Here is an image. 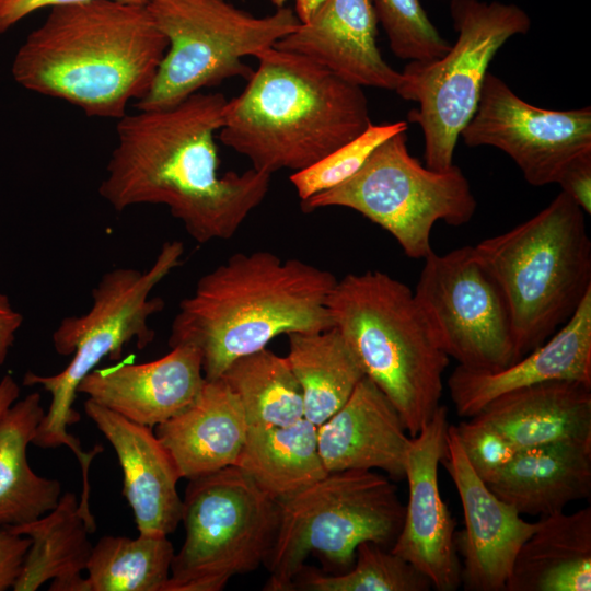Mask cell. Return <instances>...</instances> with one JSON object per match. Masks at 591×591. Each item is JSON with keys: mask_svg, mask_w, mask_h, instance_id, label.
<instances>
[{"mask_svg": "<svg viewBox=\"0 0 591 591\" xmlns=\"http://www.w3.org/2000/svg\"><path fill=\"white\" fill-rule=\"evenodd\" d=\"M227 102L200 91L171 108L119 118L100 195L116 211L164 205L197 243L231 239L265 199L271 175L253 167L219 175L215 135Z\"/></svg>", "mask_w": 591, "mask_h": 591, "instance_id": "6da1fadb", "label": "cell"}, {"mask_svg": "<svg viewBox=\"0 0 591 591\" xmlns=\"http://www.w3.org/2000/svg\"><path fill=\"white\" fill-rule=\"evenodd\" d=\"M169 42L146 5L92 0L50 8L11 66L18 84L85 115L119 119L149 92Z\"/></svg>", "mask_w": 591, "mask_h": 591, "instance_id": "7a4b0ae2", "label": "cell"}, {"mask_svg": "<svg viewBox=\"0 0 591 591\" xmlns=\"http://www.w3.org/2000/svg\"><path fill=\"white\" fill-rule=\"evenodd\" d=\"M336 281L326 269L268 251L233 254L181 301L169 346L196 348L205 379H218L278 335L333 327L326 301Z\"/></svg>", "mask_w": 591, "mask_h": 591, "instance_id": "3957f363", "label": "cell"}, {"mask_svg": "<svg viewBox=\"0 0 591 591\" xmlns=\"http://www.w3.org/2000/svg\"><path fill=\"white\" fill-rule=\"evenodd\" d=\"M237 96L228 100L219 140L273 174L298 172L362 134L372 123L361 86L309 58L267 48Z\"/></svg>", "mask_w": 591, "mask_h": 591, "instance_id": "277c9868", "label": "cell"}, {"mask_svg": "<svg viewBox=\"0 0 591 591\" xmlns=\"http://www.w3.org/2000/svg\"><path fill=\"white\" fill-rule=\"evenodd\" d=\"M326 308L364 375L395 406L408 434L416 437L440 407L450 358L414 291L380 270L347 274L336 281Z\"/></svg>", "mask_w": 591, "mask_h": 591, "instance_id": "5b68a950", "label": "cell"}, {"mask_svg": "<svg viewBox=\"0 0 591 591\" xmlns=\"http://www.w3.org/2000/svg\"><path fill=\"white\" fill-rule=\"evenodd\" d=\"M473 248L508 304L515 360L546 341L591 292L586 213L564 192L529 220Z\"/></svg>", "mask_w": 591, "mask_h": 591, "instance_id": "8992f818", "label": "cell"}, {"mask_svg": "<svg viewBox=\"0 0 591 591\" xmlns=\"http://www.w3.org/2000/svg\"><path fill=\"white\" fill-rule=\"evenodd\" d=\"M183 254L182 242L167 241L146 271L115 268L105 273L92 290L91 309L80 316L63 318L53 333L56 352L73 355L69 364L54 375L28 371L23 378V385H39L51 395L32 443L43 449L67 445L80 463L83 484L89 483L90 465L103 448L95 445L85 452L67 431L68 426L80 420L72 407L78 386L102 359H119L125 345L136 340L138 348L143 349L153 341L154 331L148 322L164 308V302L149 296L181 265Z\"/></svg>", "mask_w": 591, "mask_h": 591, "instance_id": "52a82bcc", "label": "cell"}, {"mask_svg": "<svg viewBox=\"0 0 591 591\" xmlns=\"http://www.w3.org/2000/svg\"><path fill=\"white\" fill-rule=\"evenodd\" d=\"M279 505L277 533L265 561L267 591L292 590L311 554L349 569L359 544L391 548L405 513L396 486L371 470L327 473Z\"/></svg>", "mask_w": 591, "mask_h": 591, "instance_id": "ba28073f", "label": "cell"}, {"mask_svg": "<svg viewBox=\"0 0 591 591\" xmlns=\"http://www.w3.org/2000/svg\"><path fill=\"white\" fill-rule=\"evenodd\" d=\"M169 42L153 83L138 111L176 106L202 89L254 69L243 59L255 57L298 27L296 12L286 5L255 16L228 0H150L146 5Z\"/></svg>", "mask_w": 591, "mask_h": 591, "instance_id": "9c48e42d", "label": "cell"}, {"mask_svg": "<svg viewBox=\"0 0 591 591\" xmlns=\"http://www.w3.org/2000/svg\"><path fill=\"white\" fill-rule=\"evenodd\" d=\"M455 44L440 58L409 61L396 93L418 104L407 120L421 127L425 165L445 171L454 162L462 130L472 119L488 67L502 45L531 27L528 13L512 3L451 0Z\"/></svg>", "mask_w": 591, "mask_h": 591, "instance_id": "30bf717a", "label": "cell"}, {"mask_svg": "<svg viewBox=\"0 0 591 591\" xmlns=\"http://www.w3.org/2000/svg\"><path fill=\"white\" fill-rule=\"evenodd\" d=\"M182 500L185 540L164 591H220L265 564L280 505L244 471L233 465L188 479Z\"/></svg>", "mask_w": 591, "mask_h": 591, "instance_id": "8fae6325", "label": "cell"}, {"mask_svg": "<svg viewBox=\"0 0 591 591\" xmlns=\"http://www.w3.org/2000/svg\"><path fill=\"white\" fill-rule=\"evenodd\" d=\"M304 211L325 207L352 209L387 231L410 258L431 252L438 221L460 227L473 218L477 202L462 170L422 165L409 154L406 131L382 142L341 184L303 201Z\"/></svg>", "mask_w": 591, "mask_h": 591, "instance_id": "7c38bea8", "label": "cell"}, {"mask_svg": "<svg viewBox=\"0 0 591 591\" xmlns=\"http://www.w3.org/2000/svg\"><path fill=\"white\" fill-rule=\"evenodd\" d=\"M414 297L449 358L474 371H497L515 361L508 304L473 246L431 252Z\"/></svg>", "mask_w": 591, "mask_h": 591, "instance_id": "4fadbf2b", "label": "cell"}, {"mask_svg": "<svg viewBox=\"0 0 591 591\" xmlns=\"http://www.w3.org/2000/svg\"><path fill=\"white\" fill-rule=\"evenodd\" d=\"M460 137L468 147L503 151L533 186L557 184L573 161L591 153V109L531 105L487 72L477 108Z\"/></svg>", "mask_w": 591, "mask_h": 591, "instance_id": "5bb4252c", "label": "cell"}, {"mask_svg": "<svg viewBox=\"0 0 591 591\" xmlns=\"http://www.w3.org/2000/svg\"><path fill=\"white\" fill-rule=\"evenodd\" d=\"M449 426L448 410L440 405L412 438L405 468L408 501L402 530L391 547L439 591H454L461 586L455 522L442 499L438 478Z\"/></svg>", "mask_w": 591, "mask_h": 591, "instance_id": "9a60e30c", "label": "cell"}, {"mask_svg": "<svg viewBox=\"0 0 591 591\" xmlns=\"http://www.w3.org/2000/svg\"><path fill=\"white\" fill-rule=\"evenodd\" d=\"M440 463L456 487L463 510L464 528L455 533L461 584L468 591L505 590L514 558L537 523L525 521L477 476L453 425Z\"/></svg>", "mask_w": 591, "mask_h": 591, "instance_id": "2e32d148", "label": "cell"}, {"mask_svg": "<svg viewBox=\"0 0 591 591\" xmlns=\"http://www.w3.org/2000/svg\"><path fill=\"white\" fill-rule=\"evenodd\" d=\"M378 24L371 0H326L274 47L304 56L355 85L396 91L402 73L380 53Z\"/></svg>", "mask_w": 591, "mask_h": 591, "instance_id": "e0dca14e", "label": "cell"}, {"mask_svg": "<svg viewBox=\"0 0 591 591\" xmlns=\"http://www.w3.org/2000/svg\"><path fill=\"white\" fill-rule=\"evenodd\" d=\"M205 376L200 352L188 345L144 363L94 369L78 386L89 399L143 426H155L188 407Z\"/></svg>", "mask_w": 591, "mask_h": 591, "instance_id": "ac0fdd59", "label": "cell"}, {"mask_svg": "<svg viewBox=\"0 0 591 591\" xmlns=\"http://www.w3.org/2000/svg\"><path fill=\"white\" fill-rule=\"evenodd\" d=\"M84 412L114 448L139 534L169 535L182 520L181 478L153 428L134 422L86 399Z\"/></svg>", "mask_w": 591, "mask_h": 591, "instance_id": "d6986e66", "label": "cell"}, {"mask_svg": "<svg viewBox=\"0 0 591 591\" xmlns=\"http://www.w3.org/2000/svg\"><path fill=\"white\" fill-rule=\"evenodd\" d=\"M559 380L591 385V292L573 315L534 350L497 371L457 366L448 379V387L457 415L473 417L507 392Z\"/></svg>", "mask_w": 591, "mask_h": 591, "instance_id": "ffe728a7", "label": "cell"}, {"mask_svg": "<svg viewBox=\"0 0 591 591\" xmlns=\"http://www.w3.org/2000/svg\"><path fill=\"white\" fill-rule=\"evenodd\" d=\"M387 396L366 375L347 402L317 426V447L327 473L380 470L405 478L412 437Z\"/></svg>", "mask_w": 591, "mask_h": 591, "instance_id": "44dd1931", "label": "cell"}, {"mask_svg": "<svg viewBox=\"0 0 591 591\" xmlns=\"http://www.w3.org/2000/svg\"><path fill=\"white\" fill-rule=\"evenodd\" d=\"M248 432L241 403L228 383L207 380L184 410L154 427L181 478L236 465Z\"/></svg>", "mask_w": 591, "mask_h": 591, "instance_id": "7402d4cb", "label": "cell"}, {"mask_svg": "<svg viewBox=\"0 0 591 591\" xmlns=\"http://www.w3.org/2000/svg\"><path fill=\"white\" fill-rule=\"evenodd\" d=\"M475 416L518 450L564 440L591 441V385L559 380L524 386L494 398Z\"/></svg>", "mask_w": 591, "mask_h": 591, "instance_id": "603a6c76", "label": "cell"}, {"mask_svg": "<svg viewBox=\"0 0 591 591\" xmlns=\"http://www.w3.org/2000/svg\"><path fill=\"white\" fill-rule=\"evenodd\" d=\"M521 515L564 511L591 494V441L564 440L518 450L501 477L488 485Z\"/></svg>", "mask_w": 591, "mask_h": 591, "instance_id": "cb8c5ba5", "label": "cell"}, {"mask_svg": "<svg viewBox=\"0 0 591 591\" xmlns=\"http://www.w3.org/2000/svg\"><path fill=\"white\" fill-rule=\"evenodd\" d=\"M521 545L506 591H590L591 508L541 517Z\"/></svg>", "mask_w": 591, "mask_h": 591, "instance_id": "d4e9b609", "label": "cell"}, {"mask_svg": "<svg viewBox=\"0 0 591 591\" xmlns=\"http://www.w3.org/2000/svg\"><path fill=\"white\" fill-rule=\"evenodd\" d=\"M8 528L31 540L14 591H35L48 580L49 591H89L81 572L93 548L89 534L94 530L79 512L73 493L63 494L57 507L39 519Z\"/></svg>", "mask_w": 591, "mask_h": 591, "instance_id": "484cf974", "label": "cell"}, {"mask_svg": "<svg viewBox=\"0 0 591 591\" xmlns=\"http://www.w3.org/2000/svg\"><path fill=\"white\" fill-rule=\"evenodd\" d=\"M38 392L15 401L0 418V526L30 523L55 509L59 480L37 475L26 449L45 416Z\"/></svg>", "mask_w": 591, "mask_h": 591, "instance_id": "4316f807", "label": "cell"}, {"mask_svg": "<svg viewBox=\"0 0 591 591\" xmlns=\"http://www.w3.org/2000/svg\"><path fill=\"white\" fill-rule=\"evenodd\" d=\"M288 338L286 358L301 389L304 418L320 426L347 402L364 372L336 327Z\"/></svg>", "mask_w": 591, "mask_h": 591, "instance_id": "83f0119b", "label": "cell"}, {"mask_svg": "<svg viewBox=\"0 0 591 591\" xmlns=\"http://www.w3.org/2000/svg\"><path fill=\"white\" fill-rule=\"evenodd\" d=\"M235 466L277 501L327 474L318 452L317 426L305 418L285 427H250Z\"/></svg>", "mask_w": 591, "mask_h": 591, "instance_id": "f1b7e54d", "label": "cell"}, {"mask_svg": "<svg viewBox=\"0 0 591 591\" xmlns=\"http://www.w3.org/2000/svg\"><path fill=\"white\" fill-rule=\"evenodd\" d=\"M220 378L237 396L248 428L285 427L304 418L301 389L286 357L264 348L234 360Z\"/></svg>", "mask_w": 591, "mask_h": 591, "instance_id": "f546056e", "label": "cell"}, {"mask_svg": "<svg viewBox=\"0 0 591 591\" xmlns=\"http://www.w3.org/2000/svg\"><path fill=\"white\" fill-rule=\"evenodd\" d=\"M174 555L166 535H105L86 565L89 591H164Z\"/></svg>", "mask_w": 591, "mask_h": 591, "instance_id": "4dcf8cb0", "label": "cell"}, {"mask_svg": "<svg viewBox=\"0 0 591 591\" xmlns=\"http://www.w3.org/2000/svg\"><path fill=\"white\" fill-rule=\"evenodd\" d=\"M355 566L339 575H323L305 566L292 590L309 591H428L430 580L391 551L372 542L359 544Z\"/></svg>", "mask_w": 591, "mask_h": 591, "instance_id": "1f68e13d", "label": "cell"}, {"mask_svg": "<svg viewBox=\"0 0 591 591\" xmlns=\"http://www.w3.org/2000/svg\"><path fill=\"white\" fill-rule=\"evenodd\" d=\"M407 121L371 124L362 134L337 148L315 164L293 172L290 182L301 201L331 189L351 177L382 142L406 131Z\"/></svg>", "mask_w": 591, "mask_h": 591, "instance_id": "d6a6232c", "label": "cell"}, {"mask_svg": "<svg viewBox=\"0 0 591 591\" xmlns=\"http://www.w3.org/2000/svg\"><path fill=\"white\" fill-rule=\"evenodd\" d=\"M393 54L404 60L428 61L451 47L431 23L419 0H371Z\"/></svg>", "mask_w": 591, "mask_h": 591, "instance_id": "836d02e7", "label": "cell"}, {"mask_svg": "<svg viewBox=\"0 0 591 591\" xmlns=\"http://www.w3.org/2000/svg\"><path fill=\"white\" fill-rule=\"evenodd\" d=\"M455 426L465 456L487 485L496 483L515 456L518 449L494 426L470 417Z\"/></svg>", "mask_w": 591, "mask_h": 591, "instance_id": "e575fe53", "label": "cell"}, {"mask_svg": "<svg viewBox=\"0 0 591 591\" xmlns=\"http://www.w3.org/2000/svg\"><path fill=\"white\" fill-rule=\"evenodd\" d=\"M31 545L30 537L0 526V591L13 589Z\"/></svg>", "mask_w": 591, "mask_h": 591, "instance_id": "d590c367", "label": "cell"}, {"mask_svg": "<svg viewBox=\"0 0 591 591\" xmlns=\"http://www.w3.org/2000/svg\"><path fill=\"white\" fill-rule=\"evenodd\" d=\"M586 215L591 212V153L573 161L557 183Z\"/></svg>", "mask_w": 591, "mask_h": 591, "instance_id": "8d00e7d4", "label": "cell"}, {"mask_svg": "<svg viewBox=\"0 0 591 591\" xmlns=\"http://www.w3.org/2000/svg\"><path fill=\"white\" fill-rule=\"evenodd\" d=\"M92 0H0V35L7 33L25 16L44 8L85 2ZM147 5L150 0H114Z\"/></svg>", "mask_w": 591, "mask_h": 591, "instance_id": "74e56055", "label": "cell"}, {"mask_svg": "<svg viewBox=\"0 0 591 591\" xmlns=\"http://www.w3.org/2000/svg\"><path fill=\"white\" fill-rule=\"evenodd\" d=\"M22 324V314L13 309L5 294L0 293V366L7 360Z\"/></svg>", "mask_w": 591, "mask_h": 591, "instance_id": "f35d334b", "label": "cell"}, {"mask_svg": "<svg viewBox=\"0 0 591 591\" xmlns=\"http://www.w3.org/2000/svg\"><path fill=\"white\" fill-rule=\"evenodd\" d=\"M20 396V386L9 374L0 381V418L18 401Z\"/></svg>", "mask_w": 591, "mask_h": 591, "instance_id": "ab89813d", "label": "cell"}, {"mask_svg": "<svg viewBox=\"0 0 591 591\" xmlns=\"http://www.w3.org/2000/svg\"><path fill=\"white\" fill-rule=\"evenodd\" d=\"M326 0H296V14L301 23L308 22Z\"/></svg>", "mask_w": 591, "mask_h": 591, "instance_id": "60d3db41", "label": "cell"}, {"mask_svg": "<svg viewBox=\"0 0 591 591\" xmlns=\"http://www.w3.org/2000/svg\"><path fill=\"white\" fill-rule=\"evenodd\" d=\"M277 8H281L288 0H270Z\"/></svg>", "mask_w": 591, "mask_h": 591, "instance_id": "b9f144b4", "label": "cell"}]
</instances>
